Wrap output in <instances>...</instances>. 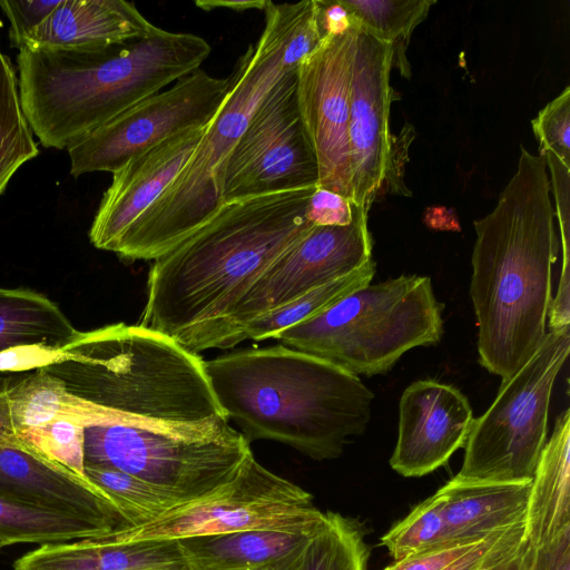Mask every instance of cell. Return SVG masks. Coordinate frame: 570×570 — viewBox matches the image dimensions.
I'll use <instances>...</instances> for the list:
<instances>
[{"instance_id": "obj_1", "label": "cell", "mask_w": 570, "mask_h": 570, "mask_svg": "<svg viewBox=\"0 0 570 570\" xmlns=\"http://www.w3.org/2000/svg\"><path fill=\"white\" fill-rule=\"evenodd\" d=\"M316 187L225 203L173 249L153 261L139 325L197 354L210 330L261 274L313 227Z\"/></svg>"}, {"instance_id": "obj_2", "label": "cell", "mask_w": 570, "mask_h": 570, "mask_svg": "<svg viewBox=\"0 0 570 570\" xmlns=\"http://www.w3.org/2000/svg\"><path fill=\"white\" fill-rule=\"evenodd\" d=\"M495 207L473 222L470 296L479 363L501 382L517 373L547 335L559 240L543 157L523 146Z\"/></svg>"}, {"instance_id": "obj_3", "label": "cell", "mask_w": 570, "mask_h": 570, "mask_svg": "<svg viewBox=\"0 0 570 570\" xmlns=\"http://www.w3.org/2000/svg\"><path fill=\"white\" fill-rule=\"evenodd\" d=\"M212 51L200 36L159 29L104 48H22V109L47 148L73 142L199 69Z\"/></svg>"}, {"instance_id": "obj_4", "label": "cell", "mask_w": 570, "mask_h": 570, "mask_svg": "<svg viewBox=\"0 0 570 570\" xmlns=\"http://www.w3.org/2000/svg\"><path fill=\"white\" fill-rule=\"evenodd\" d=\"M214 395L248 443L272 440L313 460L338 458L365 432L374 394L354 375L282 344L204 362Z\"/></svg>"}, {"instance_id": "obj_5", "label": "cell", "mask_w": 570, "mask_h": 570, "mask_svg": "<svg viewBox=\"0 0 570 570\" xmlns=\"http://www.w3.org/2000/svg\"><path fill=\"white\" fill-rule=\"evenodd\" d=\"M63 352L43 370L117 422L188 430L228 420L205 361L161 332L111 324L79 332Z\"/></svg>"}, {"instance_id": "obj_6", "label": "cell", "mask_w": 570, "mask_h": 570, "mask_svg": "<svg viewBox=\"0 0 570 570\" xmlns=\"http://www.w3.org/2000/svg\"><path fill=\"white\" fill-rule=\"evenodd\" d=\"M299 9L301 1L268 2L263 32L238 59L223 104L177 177L120 238L114 250L119 258L155 261L220 208L223 174L230 151L264 97L291 71L283 65V53Z\"/></svg>"}, {"instance_id": "obj_7", "label": "cell", "mask_w": 570, "mask_h": 570, "mask_svg": "<svg viewBox=\"0 0 570 570\" xmlns=\"http://www.w3.org/2000/svg\"><path fill=\"white\" fill-rule=\"evenodd\" d=\"M443 307L429 276L401 275L354 291L276 340L354 375L372 376L390 371L411 348L439 343Z\"/></svg>"}, {"instance_id": "obj_8", "label": "cell", "mask_w": 570, "mask_h": 570, "mask_svg": "<svg viewBox=\"0 0 570 570\" xmlns=\"http://www.w3.org/2000/svg\"><path fill=\"white\" fill-rule=\"evenodd\" d=\"M250 453L228 420L188 430L129 422L85 426L83 465L126 472L180 503L229 483Z\"/></svg>"}, {"instance_id": "obj_9", "label": "cell", "mask_w": 570, "mask_h": 570, "mask_svg": "<svg viewBox=\"0 0 570 570\" xmlns=\"http://www.w3.org/2000/svg\"><path fill=\"white\" fill-rule=\"evenodd\" d=\"M569 351V327L549 330L531 358L501 382L493 403L473 420L458 479L532 481L547 442L553 385Z\"/></svg>"}, {"instance_id": "obj_10", "label": "cell", "mask_w": 570, "mask_h": 570, "mask_svg": "<svg viewBox=\"0 0 570 570\" xmlns=\"http://www.w3.org/2000/svg\"><path fill=\"white\" fill-rule=\"evenodd\" d=\"M325 518L307 491L264 468L252 452L216 492L107 537L119 542L181 540L247 530L314 535Z\"/></svg>"}, {"instance_id": "obj_11", "label": "cell", "mask_w": 570, "mask_h": 570, "mask_svg": "<svg viewBox=\"0 0 570 570\" xmlns=\"http://www.w3.org/2000/svg\"><path fill=\"white\" fill-rule=\"evenodd\" d=\"M367 213L355 206L350 224L315 226L278 256L210 330L197 347L230 348L254 318L328 282L345 276L372 259Z\"/></svg>"}, {"instance_id": "obj_12", "label": "cell", "mask_w": 570, "mask_h": 570, "mask_svg": "<svg viewBox=\"0 0 570 570\" xmlns=\"http://www.w3.org/2000/svg\"><path fill=\"white\" fill-rule=\"evenodd\" d=\"M318 164L296 99V69L268 91L230 151L222 204L317 187Z\"/></svg>"}, {"instance_id": "obj_13", "label": "cell", "mask_w": 570, "mask_h": 570, "mask_svg": "<svg viewBox=\"0 0 570 570\" xmlns=\"http://www.w3.org/2000/svg\"><path fill=\"white\" fill-rule=\"evenodd\" d=\"M229 86V77H213L202 69L180 78L69 146L70 174L114 173L168 137L207 126Z\"/></svg>"}, {"instance_id": "obj_14", "label": "cell", "mask_w": 570, "mask_h": 570, "mask_svg": "<svg viewBox=\"0 0 570 570\" xmlns=\"http://www.w3.org/2000/svg\"><path fill=\"white\" fill-rule=\"evenodd\" d=\"M357 31L325 33L296 68V99L318 164L317 187L352 202L350 85Z\"/></svg>"}, {"instance_id": "obj_15", "label": "cell", "mask_w": 570, "mask_h": 570, "mask_svg": "<svg viewBox=\"0 0 570 570\" xmlns=\"http://www.w3.org/2000/svg\"><path fill=\"white\" fill-rule=\"evenodd\" d=\"M356 31L348 120L352 203L368 210L386 181H394L401 167L389 120L393 100L390 85L393 47Z\"/></svg>"}, {"instance_id": "obj_16", "label": "cell", "mask_w": 570, "mask_h": 570, "mask_svg": "<svg viewBox=\"0 0 570 570\" xmlns=\"http://www.w3.org/2000/svg\"><path fill=\"white\" fill-rule=\"evenodd\" d=\"M473 420L469 400L459 389L434 380L413 382L400 399L391 468L406 478L433 472L465 445Z\"/></svg>"}, {"instance_id": "obj_17", "label": "cell", "mask_w": 570, "mask_h": 570, "mask_svg": "<svg viewBox=\"0 0 570 570\" xmlns=\"http://www.w3.org/2000/svg\"><path fill=\"white\" fill-rule=\"evenodd\" d=\"M206 127L175 134L112 173L111 184L89 229V239L96 248L114 253L124 234L177 177Z\"/></svg>"}, {"instance_id": "obj_18", "label": "cell", "mask_w": 570, "mask_h": 570, "mask_svg": "<svg viewBox=\"0 0 570 570\" xmlns=\"http://www.w3.org/2000/svg\"><path fill=\"white\" fill-rule=\"evenodd\" d=\"M0 495L78 515L111 530L128 527L101 489L19 441H0Z\"/></svg>"}, {"instance_id": "obj_19", "label": "cell", "mask_w": 570, "mask_h": 570, "mask_svg": "<svg viewBox=\"0 0 570 570\" xmlns=\"http://www.w3.org/2000/svg\"><path fill=\"white\" fill-rule=\"evenodd\" d=\"M14 570H191L178 540L119 542L106 534L46 543L13 563Z\"/></svg>"}, {"instance_id": "obj_20", "label": "cell", "mask_w": 570, "mask_h": 570, "mask_svg": "<svg viewBox=\"0 0 570 570\" xmlns=\"http://www.w3.org/2000/svg\"><path fill=\"white\" fill-rule=\"evenodd\" d=\"M159 29L132 2L61 0L23 48H104L149 37Z\"/></svg>"}, {"instance_id": "obj_21", "label": "cell", "mask_w": 570, "mask_h": 570, "mask_svg": "<svg viewBox=\"0 0 570 570\" xmlns=\"http://www.w3.org/2000/svg\"><path fill=\"white\" fill-rule=\"evenodd\" d=\"M531 482L468 481L453 476L436 492L442 501L446 541L475 543L524 523Z\"/></svg>"}, {"instance_id": "obj_22", "label": "cell", "mask_w": 570, "mask_h": 570, "mask_svg": "<svg viewBox=\"0 0 570 570\" xmlns=\"http://www.w3.org/2000/svg\"><path fill=\"white\" fill-rule=\"evenodd\" d=\"M570 527V410L558 415L539 458L524 519L528 546L537 547Z\"/></svg>"}, {"instance_id": "obj_23", "label": "cell", "mask_w": 570, "mask_h": 570, "mask_svg": "<svg viewBox=\"0 0 570 570\" xmlns=\"http://www.w3.org/2000/svg\"><path fill=\"white\" fill-rule=\"evenodd\" d=\"M313 535L247 530L178 540L191 570H243L276 564L306 550Z\"/></svg>"}, {"instance_id": "obj_24", "label": "cell", "mask_w": 570, "mask_h": 570, "mask_svg": "<svg viewBox=\"0 0 570 570\" xmlns=\"http://www.w3.org/2000/svg\"><path fill=\"white\" fill-rule=\"evenodd\" d=\"M78 333L47 296L24 288L0 287V352L22 345L62 350Z\"/></svg>"}, {"instance_id": "obj_25", "label": "cell", "mask_w": 570, "mask_h": 570, "mask_svg": "<svg viewBox=\"0 0 570 570\" xmlns=\"http://www.w3.org/2000/svg\"><path fill=\"white\" fill-rule=\"evenodd\" d=\"M357 30L393 47V67L405 77H411L406 59L414 29L426 19L434 0H338Z\"/></svg>"}, {"instance_id": "obj_26", "label": "cell", "mask_w": 570, "mask_h": 570, "mask_svg": "<svg viewBox=\"0 0 570 570\" xmlns=\"http://www.w3.org/2000/svg\"><path fill=\"white\" fill-rule=\"evenodd\" d=\"M112 530L78 515L0 495V538L8 544L56 543L101 535Z\"/></svg>"}, {"instance_id": "obj_27", "label": "cell", "mask_w": 570, "mask_h": 570, "mask_svg": "<svg viewBox=\"0 0 570 570\" xmlns=\"http://www.w3.org/2000/svg\"><path fill=\"white\" fill-rule=\"evenodd\" d=\"M374 275L375 262L370 259L352 273L254 318L240 332L237 344L245 340L276 338L283 331L322 313L343 297L370 284Z\"/></svg>"}, {"instance_id": "obj_28", "label": "cell", "mask_w": 570, "mask_h": 570, "mask_svg": "<svg viewBox=\"0 0 570 570\" xmlns=\"http://www.w3.org/2000/svg\"><path fill=\"white\" fill-rule=\"evenodd\" d=\"M38 154L22 109L18 77L10 59L0 49V196L16 171Z\"/></svg>"}, {"instance_id": "obj_29", "label": "cell", "mask_w": 570, "mask_h": 570, "mask_svg": "<svg viewBox=\"0 0 570 570\" xmlns=\"http://www.w3.org/2000/svg\"><path fill=\"white\" fill-rule=\"evenodd\" d=\"M321 529L311 539L299 570H367L370 556L362 524L327 511Z\"/></svg>"}, {"instance_id": "obj_30", "label": "cell", "mask_w": 570, "mask_h": 570, "mask_svg": "<svg viewBox=\"0 0 570 570\" xmlns=\"http://www.w3.org/2000/svg\"><path fill=\"white\" fill-rule=\"evenodd\" d=\"M83 473L109 495L128 527L148 522L184 504L158 488L112 468L85 465Z\"/></svg>"}, {"instance_id": "obj_31", "label": "cell", "mask_w": 570, "mask_h": 570, "mask_svg": "<svg viewBox=\"0 0 570 570\" xmlns=\"http://www.w3.org/2000/svg\"><path fill=\"white\" fill-rule=\"evenodd\" d=\"M443 543H448L446 527L438 492L414 507L381 538L394 562Z\"/></svg>"}, {"instance_id": "obj_32", "label": "cell", "mask_w": 570, "mask_h": 570, "mask_svg": "<svg viewBox=\"0 0 570 570\" xmlns=\"http://www.w3.org/2000/svg\"><path fill=\"white\" fill-rule=\"evenodd\" d=\"M85 426L77 420L60 417L24 431L16 441L85 476Z\"/></svg>"}, {"instance_id": "obj_33", "label": "cell", "mask_w": 570, "mask_h": 570, "mask_svg": "<svg viewBox=\"0 0 570 570\" xmlns=\"http://www.w3.org/2000/svg\"><path fill=\"white\" fill-rule=\"evenodd\" d=\"M540 156H554L570 167V87L543 107L531 121Z\"/></svg>"}, {"instance_id": "obj_34", "label": "cell", "mask_w": 570, "mask_h": 570, "mask_svg": "<svg viewBox=\"0 0 570 570\" xmlns=\"http://www.w3.org/2000/svg\"><path fill=\"white\" fill-rule=\"evenodd\" d=\"M524 523L498 531L481 540L465 556L444 570H488L524 543Z\"/></svg>"}, {"instance_id": "obj_35", "label": "cell", "mask_w": 570, "mask_h": 570, "mask_svg": "<svg viewBox=\"0 0 570 570\" xmlns=\"http://www.w3.org/2000/svg\"><path fill=\"white\" fill-rule=\"evenodd\" d=\"M61 0H0V8L9 20L11 47L20 50L37 29L56 10Z\"/></svg>"}, {"instance_id": "obj_36", "label": "cell", "mask_w": 570, "mask_h": 570, "mask_svg": "<svg viewBox=\"0 0 570 570\" xmlns=\"http://www.w3.org/2000/svg\"><path fill=\"white\" fill-rule=\"evenodd\" d=\"M546 165L550 170V190L554 199V216L558 218L561 248L562 268L559 279L560 284L570 283V167L564 166L560 160L550 154L543 156Z\"/></svg>"}, {"instance_id": "obj_37", "label": "cell", "mask_w": 570, "mask_h": 570, "mask_svg": "<svg viewBox=\"0 0 570 570\" xmlns=\"http://www.w3.org/2000/svg\"><path fill=\"white\" fill-rule=\"evenodd\" d=\"M65 356L63 348L46 345L14 346L0 352V373H24L51 365Z\"/></svg>"}, {"instance_id": "obj_38", "label": "cell", "mask_w": 570, "mask_h": 570, "mask_svg": "<svg viewBox=\"0 0 570 570\" xmlns=\"http://www.w3.org/2000/svg\"><path fill=\"white\" fill-rule=\"evenodd\" d=\"M485 539V538H484ZM480 542V541H479ZM479 542H448L395 561L384 570H444L465 556Z\"/></svg>"}, {"instance_id": "obj_39", "label": "cell", "mask_w": 570, "mask_h": 570, "mask_svg": "<svg viewBox=\"0 0 570 570\" xmlns=\"http://www.w3.org/2000/svg\"><path fill=\"white\" fill-rule=\"evenodd\" d=\"M355 206L338 194L316 187L309 202V217L315 226H343L352 222Z\"/></svg>"}, {"instance_id": "obj_40", "label": "cell", "mask_w": 570, "mask_h": 570, "mask_svg": "<svg viewBox=\"0 0 570 570\" xmlns=\"http://www.w3.org/2000/svg\"><path fill=\"white\" fill-rule=\"evenodd\" d=\"M525 570H570V527L543 544L528 546Z\"/></svg>"}, {"instance_id": "obj_41", "label": "cell", "mask_w": 570, "mask_h": 570, "mask_svg": "<svg viewBox=\"0 0 570 570\" xmlns=\"http://www.w3.org/2000/svg\"><path fill=\"white\" fill-rule=\"evenodd\" d=\"M268 2L267 0H197L195 4L205 11L217 8L245 11L250 9L264 10Z\"/></svg>"}, {"instance_id": "obj_42", "label": "cell", "mask_w": 570, "mask_h": 570, "mask_svg": "<svg viewBox=\"0 0 570 570\" xmlns=\"http://www.w3.org/2000/svg\"><path fill=\"white\" fill-rule=\"evenodd\" d=\"M528 543L488 570H525Z\"/></svg>"}, {"instance_id": "obj_43", "label": "cell", "mask_w": 570, "mask_h": 570, "mask_svg": "<svg viewBox=\"0 0 570 570\" xmlns=\"http://www.w3.org/2000/svg\"><path fill=\"white\" fill-rule=\"evenodd\" d=\"M305 551L298 554H295L293 557H289L276 564L263 567V568H255V569H243V570H299L303 559H304Z\"/></svg>"}, {"instance_id": "obj_44", "label": "cell", "mask_w": 570, "mask_h": 570, "mask_svg": "<svg viewBox=\"0 0 570 570\" xmlns=\"http://www.w3.org/2000/svg\"><path fill=\"white\" fill-rule=\"evenodd\" d=\"M6 546H9L8 542L6 540H3L2 538H0V550L6 547Z\"/></svg>"}]
</instances>
